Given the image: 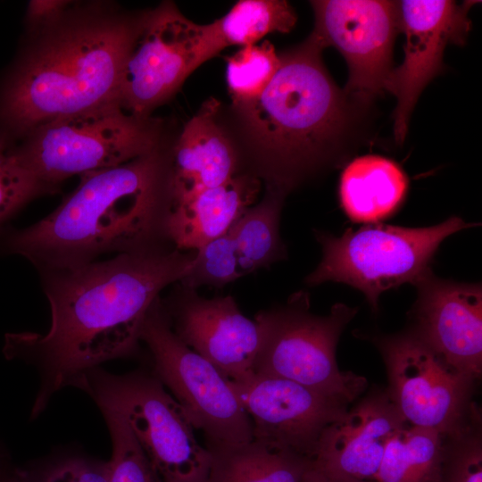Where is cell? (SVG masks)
Instances as JSON below:
<instances>
[{"label":"cell","instance_id":"52a82bcc","mask_svg":"<svg viewBox=\"0 0 482 482\" xmlns=\"http://www.w3.org/2000/svg\"><path fill=\"white\" fill-rule=\"evenodd\" d=\"M357 311L339 303L327 315L313 314L304 291L293 294L284 304L260 311L254 317L260 344L253 374L288 379L350 404L367 382L340 370L336 350Z\"/></svg>","mask_w":482,"mask_h":482},{"label":"cell","instance_id":"484cf974","mask_svg":"<svg viewBox=\"0 0 482 482\" xmlns=\"http://www.w3.org/2000/svg\"><path fill=\"white\" fill-rule=\"evenodd\" d=\"M100 411L112 440L109 482H163L123 418Z\"/></svg>","mask_w":482,"mask_h":482},{"label":"cell","instance_id":"603a6c76","mask_svg":"<svg viewBox=\"0 0 482 482\" xmlns=\"http://www.w3.org/2000/svg\"><path fill=\"white\" fill-rule=\"evenodd\" d=\"M296 21L287 1L240 0L224 16L204 25L211 55L231 46L254 45L270 33H288Z\"/></svg>","mask_w":482,"mask_h":482},{"label":"cell","instance_id":"30bf717a","mask_svg":"<svg viewBox=\"0 0 482 482\" xmlns=\"http://www.w3.org/2000/svg\"><path fill=\"white\" fill-rule=\"evenodd\" d=\"M212 58L204 25L185 17L173 3L164 2L144 12L122 70L117 103L129 114L150 117Z\"/></svg>","mask_w":482,"mask_h":482},{"label":"cell","instance_id":"4316f807","mask_svg":"<svg viewBox=\"0 0 482 482\" xmlns=\"http://www.w3.org/2000/svg\"><path fill=\"white\" fill-rule=\"evenodd\" d=\"M195 265L179 283L196 290L203 286L222 287L244 276L234 242L229 232L195 250Z\"/></svg>","mask_w":482,"mask_h":482},{"label":"cell","instance_id":"cb8c5ba5","mask_svg":"<svg viewBox=\"0 0 482 482\" xmlns=\"http://www.w3.org/2000/svg\"><path fill=\"white\" fill-rule=\"evenodd\" d=\"M445 438L435 429L403 426L389 439L374 482H440Z\"/></svg>","mask_w":482,"mask_h":482},{"label":"cell","instance_id":"4fadbf2b","mask_svg":"<svg viewBox=\"0 0 482 482\" xmlns=\"http://www.w3.org/2000/svg\"><path fill=\"white\" fill-rule=\"evenodd\" d=\"M473 1H397L399 31L405 36L404 58L393 68L384 90L397 100L394 112V136L397 145L405 139L411 113L427 84L443 69L449 44L464 45L471 29L468 12Z\"/></svg>","mask_w":482,"mask_h":482},{"label":"cell","instance_id":"9c48e42d","mask_svg":"<svg viewBox=\"0 0 482 482\" xmlns=\"http://www.w3.org/2000/svg\"><path fill=\"white\" fill-rule=\"evenodd\" d=\"M140 342L149 349L152 373L167 387L203 432L208 450L245 444L253 438L252 422L231 381L172 331L161 297L148 310Z\"/></svg>","mask_w":482,"mask_h":482},{"label":"cell","instance_id":"ffe728a7","mask_svg":"<svg viewBox=\"0 0 482 482\" xmlns=\"http://www.w3.org/2000/svg\"><path fill=\"white\" fill-rule=\"evenodd\" d=\"M407 190L408 179L398 164L370 154L355 158L344 169L339 200L351 220L378 223L399 209Z\"/></svg>","mask_w":482,"mask_h":482},{"label":"cell","instance_id":"8fae6325","mask_svg":"<svg viewBox=\"0 0 482 482\" xmlns=\"http://www.w3.org/2000/svg\"><path fill=\"white\" fill-rule=\"evenodd\" d=\"M387 370V395L405 422L453 436L469 424L473 379L449 366L412 332L376 337Z\"/></svg>","mask_w":482,"mask_h":482},{"label":"cell","instance_id":"d6986e66","mask_svg":"<svg viewBox=\"0 0 482 482\" xmlns=\"http://www.w3.org/2000/svg\"><path fill=\"white\" fill-rule=\"evenodd\" d=\"M220 104L204 102L185 124L170 154L173 199L220 186L238 171V154L217 117Z\"/></svg>","mask_w":482,"mask_h":482},{"label":"cell","instance_id":"d6a6232c","mask_svg":"<svg viewBox=\"0 0 482 482\" xmlns=\"http://www.w3.org/2000/svg\"><path fill=\"white\" fill-rule=\"evenodd\" d=\"M0 482H26L20 470L7 468L0 473Z\"/></svg>","mask_w":482,"mask_h":482},{"label":"cell","instance_id":"ac0fdd59","mask_svg":"<svg viewBox=\"0 0 482 482\" xmlns=\"http://www.w3.org/2000/svg\"><path fill=\"white\" fill-rule=\"evenodd\" d=\"M262 181L238 172L226 183L173 199L167 237L179 250H197L227 233L243 212L254 204Z\"/></svg>","mask_w":482,"mask_h":482},{"label":"cell","instance_id":"3957f363","mask_svg":"<svg viewBox=\"0 0 482 482\" xmlns=\"http://www.w3.org/2000/svg\"><path fill=\"white\" fill-rule=\"evenodd\" d=\"M323 49L310 35L279 54V68L257 99L233 106L246 139L247 173L285 195L337 162L363 108L335 84Z\"/></svg>","mask_w":482,"mask_h":482},{"label":"cell","instance_id":"1f68e13d","mask_svg":"<svg viewBox=\"0 0 482 482\" xmlns=\"http://www.w3.org/2000/svg\"><path fill=\"white\" fill-rule=\"evenodd\" d=\"M303 482H374L363 481L318 469L312 465L306 472Z\"/></svg>","mask_w":482,"mask_h":482},{"label":"cell","instance_id":"5bb4252c","mask_svg":"<svg viewBox=\"0 0 482 482\" xmlns=\"http://www.w3.org/2000/svg\"><path fill=\"white\" fill-rule=\"evenodd\" d=\"M231 384L252 422L253 438L312 461L324 430L348 411L349 403L285 378L253 374Z\"/></svg>","mask_w":482,"mask_h":482},{"label":"cell","instance_id":"836d02e7","mask_svg":"<svg viewBox=\"0 0 482 482\" xmlns=\"http://www.w3.org/2000/svg\"><path fill=\"white\" fill-rule=\"evenodd\" d=\"M8 467L4 464V462L3 461L2 458L0 457V473L2 471H4L5 469H7Z\"/></svg>","mask_w":482,"mask_h":482},{"label":"cell","instance_id":"f546056e","mask_svg":"<svg viewBox=\"0 0 482 482\" xmlns=\"http://www.w3.org/2000/svg\"><path fill=\"white\" fill-rule=\"evenodd\" d=\"M26 482H109V462L70 457L50 464L40 472L20 470Z\"/></svg>","mask_w":482,"mask_h":482},{"label":"cell","instance_id":"83f0119b","mask_svg":"<svg viewBox=\"0 0 482 482\" xmlns=\"http://www.w3.org/2000/svg\"><path fill=\"white\" fill-rule=\"evenodd\" d=\"M53 193L20 162L0 136V225L34 197Z\"/></svg>","mask_w":482,"mask_h":482},{"label":"cell","instance_id":"e0dca14e","mask_svg":"<svg viewBox=\"0 0 482 482\" xmlns=\"http://www.w3.org/2000/svg\"><path fill=\"white\" fill-rule=\"evenodd\" d=\"M405 424L387 393L368 396L324 430L312 465L374 481L389 439Z\"/></svg>","mask_w":482,"mask_h":482},{"label":"cell","instance_id":"d4e9b609","mask_svg":"<svg viewBox=\"0 0 482 482\" xmlns=\"http://www.w3.org/2000/svg\"><path fill=\"white\" fill-rule=\"evenodd\" d=\"M279 65V54L269 40L242 46L226 57V81L232 105L257 99L274 78Z\"/></svg>","mask_w":482,"mask_h":482},{"label":"cell","instance_id":"4dcf8cb0","mask_svg":"<svg viewBox=\"0 0 482 482\" xmlns=\"http://www.w3.org/2000/svg\"><path fill=\"white\" fill-rule=\"evenodd\" d=\"M70 2L63 0H33L27 10V21L30 26L44 29L59 21L68 11Z\"/></svg>","mask_w":482,"mask_h":482},{"label":"cell","instance_id":"2e32d148","mask_svg":"<svg viewBox=\"0 0 482 482\" xmlns=\"http://www.w3.org/2000/svg\"><path fill=\"white\" fill-rule=\"evenodd\" d=\"M411 330L449 366L473 380L482 371V288L436 277L420 280Z\"/></svg>","mask_w":482,"mask_h":482},{"label":"cell","instance_id":"277c9868","mask_svg":"<svg viewBox=\"0 0 482 482\" xmlns=\"http://www.w3.org/2000/svg\"><path fill=\"white\" fill-rule=\"evenodd\" d=\"M144 12L67 11L40 30L0 101V117L25 135L53 120L117 103L122 70Z\"/></svg>","mask_w":482,"mask_h":482},{"label":"cell","instance_id":"7a4b0ae2","mask_svg":"<svg viewBox=\"0 0 482 482\" xmlns=\"http://www.w3.org/2000/svg\"><path fill=\"white\" fill-rule=\"evenodd\" d=\"M170 154L161 147L119 166L80 176L77 188L37 223L10 233L4 250L39 270L69 269L106 253L172 245Z\"/></svg>","mask_w":482,"mask_h":482},{"label":"cell","instance_id":"44dd1931","mask_svg":"<svg viewBox=\"0 0 482 482\" xmlns=\"http://www.w3.org/2000/svg\"><path fill=\"white\" fill-rule=\"evenodd\" d=\"M209 451L208 482H303L312 466L308 458L257 438Z\"/></svg>","mask_w":482,"mask_h":482},{"label":"cell","instance_id":"ba28073f","mask_svg":"<svg viewBox=\"0 0 482 482\" xmlns=\"http://www.w3.org/2000/svg\"><path fill=\"white\" fill-rule=\"evenodd\" d=\"M100 410L120 414L163 482H208L212 456L184 410L145 370L114 374L98 367L80 388Z\"/></svg>","mask_w":482,"mask_h":482},{"label":"cell","instance_id":"8992f818","mask_svg":"<svg viewBox=\"0 0 482 482\" xmlns=\"http://www.w3.org/2000/svg\"><path fill=\"white\" fill-rule=\"evenodd\" d=\"M160 129L159 120L110 103L44 123L14 150L21 164L54 192L74 175L119 166L157 149Z\"/></svg>","mask_w":482,"mask_h":482},{"label":"cell","instance_id":"6da1fadb","mask_svg":"<svg viewBox=\"0 0 482 482\" xmlns=\"http://www.w3.org/2000/svg\"><path fill=\"white\" fill-rule=\"evenodd\" d=\"M195 255V250L167 245L41 271L50 328L46 334L7 335L4 345L6 356L38 371L31 417L40 415L58 391L80 388L102 363L132 355L148 310L165 287L189 273Z\"/></svg>","mask_w":482,"mask_h":482},{"label":"cell","instance_id":"7c38bea8","mask_svg":"<svg viewBox=\"0 0 482 482\" xmlns=\"http://www.w3.org/2000/svg\"><path fill=\"white\" fill-rule=\"evenodd\" d=\"M315 23L311 33L323 48L334 46L346 61L345 92L365 107L381 94L392 68L399 31L398 4L378 0L312 1Z\"/></svg>","mask_w":482,"mask_h":482},{"label":"cell","instance_id":"5b68a950","mask_svg":"<svg viewBox=\"0 0 482 482\" xmlns=\"http://www.w3.org/2000/svg\"><path fill=\"white\" fill-rule=\"evenodd\" d=\"M473 225L478 224L453 216L425 228L371 223L357 230L347 229L340 237L315 229L322 257L304 283L312 287L333 281L351 286L365 295L377 312L382 293L403 284L415 286L432 272L431 263L441 243Z\"/></svg>","mask_w":482,"mask_h":482},{"label":"cell","instance_id":"9a60e30c","mask_svg":"<svg viewBox=\"0 0 482 482\" xmlns=\"http://www.w3.org/2000/svg\"><path fill=\"white\" fill-rule=\"evenodd\" d=\"M162 304L175 335L227 378L241 381L253 375L259 327L231 295L205 298L178 284Z\"/></svg>","mask_w":482,"mask_h":482},{"label":"cell","instance_id":"7402d4cb","mask_svg":"<svg viewBox=\"0 0 482 482\" xmlns=\"http://www.w3.org/2000/svg\"><path fill=\"white\" fill-rule=\"evenodd\" d=\"M286 196L282 192L266 188L262 199L247 208L228 231L244 276L287 259V246L279 232Z\"/></svg>","mask_w":482,"mask_h":482},{"label":"cell","instance_id":"f1b7e54d","mask_svg":"<svg viewBox=\"0 0 482 482\" xmlns=\"http://www.w3.org/2000/svg\"><path fill=\"white\" fill-rule=\"evenodd\" d=\"M468 425L461 432L446 436L440 482H482L480 434Z\"/></svg>","mask_w":482,"mask_h":482}]
</instances>
